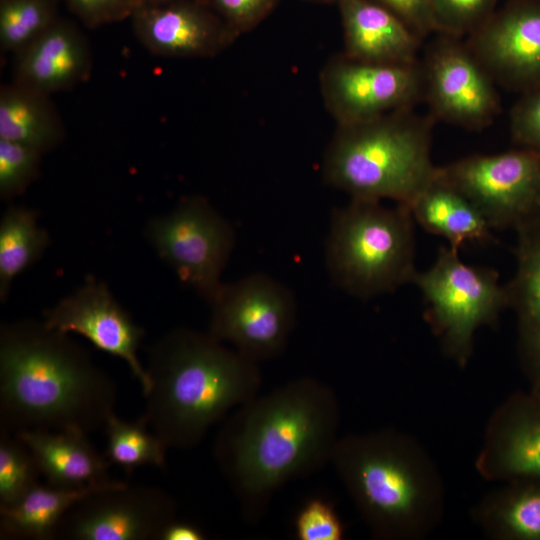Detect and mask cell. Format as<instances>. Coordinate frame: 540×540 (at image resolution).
Segmentation results:
<instances>
[{"instance_id": "cell-1", "label": "cell", "mask_w": 540, "mask_h": 540, "mask_svg": "<svg viewBox=\"0 0 540 540\" xmlns=\"http://www.w3.org/2000/svg\"><path fill=\"white\" fill-rule=\"evenodd\" d=\"M340 421L336 393L310 376L236 408L216 435L213 456L247 522H259L284 485L330 463Z\"/></svg>"}, {"instance_id": "cell-2", "label": "cell", "mask_w": 540, "mask_h": 540, "mask_svg": "<svg viewBox=\"0 0 540 540\" xmlns=\"http://www.w3.org/2000/svg\"><path fill=\"white\" fill-rule=\"evenodd\" d=\"M113 379L67 333L23 319L0 327V427L76 429L86 434L115 414Z\"/></svg>"}, {"instance_id": "cell-3", "label": "cell", "mask_w": 540, "mask_h": 540, "mask_svg": "<svg viewBox=\"0 0 540 540\" xmlns=\"http://www.w3.org/2000/svg\"><path fill=\"white\" fill-rule=\"evenodd\" d=\"M144 417L167 448L197 446L231 409L259 394V364L209 332L171 330L148 352Z\"/></svg>"}, {"instance_id": "cell-4", "label": "cell", "mask_w": 540, "mask_h": 540, "mask_svg": "<svg viewBox=\"0 0 540 540\" xmlns=\"http://www.w3.org/2000/svg\"><path fill=\"white\" fill-rule=\"evenodd\" d=\"M330 463L372 536L422 540L441 523V473L413 436L393 428L340 436Z\"/></svg>"}, {"instance_id": "cell-5", "label": "cell", "mask_w": 540, "mask_h": 540, "mask_svg": "<svg viewBox=\"0 0 540 540\" xmlns=\"http://www.w3.org/2000/svg\"><path fill=\"white\" fill-rule=\"evenodd\" d=\"M435 121L407 108L339 126L324 156L326 182L354 199H389L408 207L435 178Z\"/></svg>"}, {"instance_id": "cell-6", "label": "cell", "mask_w": 540, "mask_h": 540, "mask_svg": "<svg viewBox=\"0 0 540 540\" xmlns=\"http://www.w3.org/2000/svg\"><path fill=\"white\" fill-rule=\"evenodd\" d=\"M414 219L406 205L354 199L334 209L325 243V265L335 286L359 299L413 283Z\"/></svg>"}, {"instance_id": "cell-7", "label": "cell", "mask_w": 540, "mask_h": 540, "mask_svg": "<svg viewBox=\"0 0 540 540\" xmlns=\"http://www.w3.org/2000/svg\"><path fill=\"white\" fill-rule=\"evenodd\" d=\"M413 284L426 304L425 321L447 356L461 367L472 355L476 331L495 325L509 307L506 285L500 284L498 272L466 264L450 246L439 248L433 265L417 271Z\"/></svg>"}, {"instance_id": "cell-8", "label": "cell", "mask_w": 540, "mask_h": 540, "mask_svg": "<svg viewBox=\"0 0 540 540\" xmlns=\"http://www.w3.org/2000/svg\"><path fill=\"white\" fill-rule=\"evenodd\" d=\"M208 304V332L258 364L283 353L296 322L292 291L260 272L222 283Z\"/></svg>"}, {"instance_id": "cell-9", "label": "cell", "mask_w": 540, "mask_h": 540, "mask_svg": "<svg viewBox=\"0 0 540 540\" xmlns=\"http://www.w3.org/2000/svg\"><path fill=\"white\" fill-rule=\"evenodd\" d=\"M145 237L179 281L208 303L235 246L231 224L207 199L191 196L152 218Z\"/></svg>"}, {"instance_id": "cell-10", "label": "cell", "mask_w": 540, "mask_h": 540, "mask_svg": "<svg viewBox=\"0 0 540 540\" xmlns=\"http://www.w3.org/2000/svg\"><path fill=\"white\" fill-rule=\"evenodd\" d=\"M436 177L468 198L492 229L540 218V154L522 147L437 166Z\"/></svg>"}, {"instance_id": "cell-11", "label": "cell", "mask_w": 540, "mask_h": 540, "mask_svg": "<svg viewBox=\"0 0 540 540\" xmlns=\"http://www.w3.org/2000/svg\"><path fill=\"white\" fill-rule=\"evenodd\" d=\"M437 35L420 62L431 115L468 130L487 127L500 111L496 82L461 38Z\"/></svg>"}, {"instance_id": "cell-12", "label": "cell", "mask_w": 540, "mask_h": 540, "mask_svg": "<svg viewBox=\"0 0 540 540\" xmlns=\"http://www.w3.org/2000/svg\"><path fill=\"white\" fill-rule=\"evenodd\" d=\"M176 511L175 500L162 489L115 480L77 501L54 539L159 540Z\"/></svg>"}, {"instance_id": "cell-13", "label": "cell", "mask_w": 540, "mask_h": 540, "mask_svg": "<svg viewBox=\"0 0 540 540\" xmlns=\"http://www.w3.org/2000/svg\"><path fill=\"white\" fill-rule=\"evenodd\" d=\"M321 89L339 126L369 121L423 100L421 63H374L343 54L323 69Z\"/></svg>"}, {"instance_id": "cell-14", "label": "cell", "mask_w": 540, "mask_h": 540, "mask_svg": "<svg viewBox=\"0 0 540 540\" xmlns=\"http://www.w3.org/2000/svg\"><path fill=\"white\" fill-rule=\"evenodd\" d=\"M466 45L496 84L520 94L540 85V0H505Z\"/></svg>"}, {"instance_id": "cell-15", "label": "cell", "mask_w": 540, "mask_h": 540, "mask_svg": "<svg viewBox=\"0 0 540 540\" xmlns=\"http://www.w3.org/2000/svg\"><path fill=\"white\" fill-rule=\"evenodd\" d=\"M43 322L63 333H76L98 349L125 361L145 394L149 389L146 367L137 352L145 335L116 300L109 287L88 277L73 292L44 312Z\"/></svg>"}, {"instance_id": "cell-16", "label": "cell", "mask_w": 540, "mask_h": 540, "mask_svg": "<svg viewBox=\"0 0 540 540\" xmlns=\"http://www.w3.org/2000/svg\"><path fill=\"white\" fill-rule=\"evenodd\" d=\"M475 468L488 481L540 479V394H514L494 410Z\"/></svg>"}, {"instance_id": "cell-17", "label": "cell", "mask_w": 540, "mask_h": 540, "mask_svg": "<svg viewBox=\"0 0 540 540\" xmlns=\"http://www.w3.org/2000/svg\"><path fill=\"white\" fill-rule=\"evenodd\" d=\"M130 20L139 42L162 57H212L235 35L200 7L182 0L141 5Z\"/></svg>"}, {"instance_id": "cell-18", "label": "cell", "mask_w": 540, "mask_h": 540, "mask_svg": "<svg viewBox=\"0 0 540 540\" xmlns=\"http://www.w3.org/2000/svg\"><path fill=\"white\" fill-rule=\"evenodd\" d=\"M14 56L13 82L49 96L84 82L92 70L86 38L60 18Z\"/></svg>"}, {"instance_id": "cell-19", "label": "cell", "mask_w": 540, "mask_h": 540, "mask_svg": "<svg viewBox=\"0 0 540 540\" xmlns=\"http://www.w3.org/2000/svg\"><path fill=\"white\" fill-rule=\"evenodd\" d=\"M347 57L374 63L418 62L423 39L398 15L372 0H340Z\"/></svg>"}, {"instance_id": "cell-20", "label": "cell", "mask_w": 540, "mask_h": 540, "mask_svg": "<svg viewBox=\"0 0 540 540\" xmlns=\"http://www.w3.org/2000/svg\"><path fill=\"white\" fill-rule=\"evenodd\" d=\"M515 232L516 271L506 289L517 316L520 363L531 392L540 394V218Z\"/></svg>"}, {"instance_id": "cell-21", "label": "cell", "mask_w": 540, "mask_h": 540, "mask_svg": "<svg viewBox=\"0 0 540 540\" xmlns=\"http://www.w3.org/2000/svg\"><path fill=\"white\" fill-rule=\"evenodd\" d=\"M15 434L31 450L50 486L83 489L115 481L109 476L110 462L80 430H22Z\"/></svg>"}, {"instance_id": "cell-22", "label": "cell", "mask_w": 540, "mask_h": 540, "mask_svg": "<svg viewBox=\"0 0 540 540\" xmlns=\"http://www.w3.org/2000/svg\"><path fill=\"white\" fill-rule=\"evenodd\" d=\"M408 208L414 221L427 232L446 239L454 249L470 242L494 241L492 228L477 207L436 174Z\"/></svg>"}, {"instance_id": "cell-23", "label": "cell", "mask_w": 540, "mask_h": 540, "mask_svg": "<svg viewBox=\"0 0 540 540\" xmlns=\"http://www.w3.org/2000/svg\"><path fill=\"white\" fill-rule=\"evenodd\" d=\"M471 516L494 540H540V479L502 482L473 507Z\"/></svg>"}, {"instance_id": "cell-24", "label": "cell", "mask_w": 540, "mask_h": 540, "mask_svg": "<svg viewBox=\"0 0 540 540\" xmlns=\"http://www.w3.org/2000/svg\"><path fill=\"white\" fill-rule=\"evenodd\" d=\"M66 135L50 96L12 82L0 89V139L18 142L43 154Z\"/></svg>"}, {"instance_id": "cell-25", "label": "cell", "mask_w": 540, "mask_h": 540, "mask_svg": "<svg viewBox=\"0 0 540 540\" xmlns=\"http://www.w3.org/2000/svg\"><path fill=\"white\" fill-rule=\"evenodd\" d=\"M101 487L63 489L48 484L36 485L14 506L0 507L1 539H54L69 509Z\"/></svg>"}, {"instance_id": "cell-26", "label": "cell", "mask_w": 540, "mask_h": 540, "mask_svg": "<svg viewBox=\"0 0 540 540\" xmlns=\"http://www.w3.org/2000/svg\"><path fill=\"white\" fill-rule=\"evenodd\" d=\"M50 244L39 225V213L24 206H9L0 220V301L4 303L14 280L35 264Z\"/></svg>"}, {"instance_id": "cell-27", "label": "cell", "mask_w": 540, "mask_h": 540, "mask_svg": "<svg viewBox=\"0 0 540 540\" xmlns=\"http://www.w3.org/2000/svg\"><path fill=\"white\" fill-rule=\"evenodd\" d=\"M148 427L144 415L132 422L111 415L104 426L105 457L110 464L118 465L129 475L145 465L164 468L167 446Z\"/></svg>"}, {"instance_id": "cell-28", "label": "cell", "mask_w": 540, "mask_h": 540, "mask_svg": "<svg viewBox=\"0 0 540 540\" xmlns=\"http://www.w3.org/2000/svg\"><path fill=\"white\" fill-rule=\"evenodd\" d=\"M57 0H0V46L16 55L59 17Z\"/></svg>"}, {"instance_id": "cell-29", "label": "cell", "mask_w": 540, "mask_h": 540, "mask_svg": "<svg viewBox=\"0 0 540 540\" xmlns=\"http://www.w3.org/2000/svg\"><path fill=\"white\" fill-rule=\"evenodd\" d=\"M37 461L28 446L14 433L0 429V507L17 504L39 484Z\"/></svg>"}, {"instance_id": "cell-30", "label": "cell", "mask_w": 540, "mask_h": 540, "mask_svg": "<svg viewBox=\"0 0 540 540\" xmlns=\"http://www.w3.org/2000/svg\"><path fill=\"white\" fill-rule=\"evenodd\" d=\"M500 0H428L436 34L462 38L479 28Z\"/></svg>"}, {"instance_id": "cell-31", "label": "cell", "mask_w": 540, "mask_h": 540, "mask_svg": "<svg viewBox=\"0 0 540 540\" xmlns=\"http://www.w3.org/2000/svg\"><path fill=\"white\" fill-rule=\"evenodd\" d=\"M43 153L30 146L0 139V197L23 193L39 174Z\"/></svg>"}, {"instance_id": "cell-32", "label": "cell", "mask_w": 540, "mask_h": 540, "mask_svg": "<svg viewBox=\"0 0 540 540\" xmlns=\"http://www.w3.org/2000/svg\"><path fill=\"white\" fill-rule=\"evenodd\" d=\"M294 527L298 540H342L345 534L334 505L321 497L304 503L296 515Z\"/></svg>"}, {"instance_id": "cell-33", "label": "cell", "mask_w": 540, "mask_h": 540, "mask_svg": "<svg viewBox=\"0 0 540 540\" xmlns=\"http://www.w3.org/2000/svg\"><path fill=\"white\" fill-rule=\"evenodd\" d=\"M520 95L510 112L513 142L540 154V85Z\"/></svg>"}, {"instance_id": "cell-34", "label": "cell", "mask_w": 540, "mask_h": 540, "mask_svg": "<svg viewBox=\"0 0 540 540\" xmlns=\"http://www.w3.org/2000/svg\"><path fill=\"white\" fill-rule=\"evenodd\" d=\"M71 12L87 27L130 19L141 6L139 0H65Z\"/></svg>"}, {"instance_id": "cell-35", "label": "cell", "mask_w": 540, "mask_h": 540, "mask_svg": "<svg viewBox=\"0 0 540 540\" xmlns=\"http://www.w3.org/2000/svg\"><path fill=\"white\" fill-rule=\"evenodd\" d=\"M398 15L417 35L436 33L428 0H372Z\"/></svg>"}, {"instance_id": "cell-36", "label": "cell", "mask_w": 540, "mask_h": 540, "mask_svg": "<svg viewBox=\"0 0 540 540\" xmlns=\"http://www.w3.org/2000/svg\"><path fill=\"white\" fill-rule=\"evenodd\" d=\"M219 11L235 26L242 28L254 22L272 0H212Z\"/></svg>"}, {"instance_id": "cell-37", "label": "cell", "mask_w": 540, "mask_h": 540, "mask_svg": "<svg viewBox=\"0 0 540 540\" xmlns=\"http://www.w3.org/2000/svg\"><path fill=\"white\" fill-rule=\"evenodd\" d=\"M205 534L197 526L174 519L162 530L159 540H204Z\"/></svg>"}, {"instance_id": "cell-38", "label": "cell", "mask_w": 540, "mask_h": 540, "mask_svg": "<svg viewBox=\"0 0 540 540\" xmlns=\"http://www.w3.org/2000/svg\"><path fill=\"white\" fill-rule=\"evenodd\" d=\"M180 0H139L141 5H158Z\"/></svg>"}]
</instances>
